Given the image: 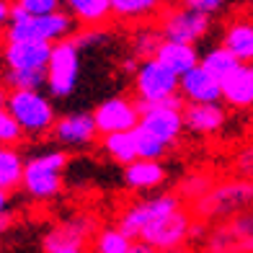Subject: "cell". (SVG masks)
<instances>
[{"mask_svg":"<svg viewBox=\"0 0 253 253\" xmlns=\"http://www.w3.org/2000/svg\"><path fill=\"white\" fill-rule=\"evenodd\" d=\"M70 163L65 147L57 150H44L26 160L24 178H21V191L34 202H49L57 199L65 189V170Z\"/></svg>","mask_w":253,"mask_h":253,"instance_id":"6da1fadb","label":"cell"},{"mask_svg":"<svg viewBox=\"0 0 253 253\" xmlns=\"http://www.w3.org/2000/svg\"><path fill=\"white\" fill-rule=\"evenodd\" d=\"M251 207H253V178L238 176L220 183L214 181V186L194 202V214L202 222H220L251 210Z\"/></svg>","mask_w":253,"mask_h":253,"instance_id":"7a4b0ae2","label":"cell"},{"mask_svg":"<svg viewBox=\"0 0 253 253\" xmlns=\"http://www.w3.org/2000/svg\"><path fill=\"white\" fill-rule=\"evenodd\" d=\"M78 29V21L65 8H57L52 13H26L18 5H10V21L3 29V39H37V42H62Z\"/></svg>","mask_w":253,"mask_h":253,"instance_id":"3957f363","label":"cell"},{"mask_svg":"<svg viewBox=\"0 0 253 253\" xmlns=\"http://www.w3.org/2000/svg\"><path fill=\"white\" fill-rule=\"evenodd\" d=\"M5 109L16 117L26 137H47L57 122L52 96L42 88H13L5 98Z\"/></svg>","mask_w":253,"mask_h":253,"instance_id":"277c9868","label":"cell"},{"mask_svg":"<svg viewBox=\"0 0 253 253\" xmlns=\"http://www.w3.org/2000/svg\"><path fill=\"white\" fill-rule=\"evenodd\" d=\"M80 80V49L67 37L52 44L47 62V88L52 98H70Z\"/></svg>","mask_w":253,"mask_h":253,"instance_id":"5b68a950","label":"cell"},{"mask_svg":"<svg viewBox=\"0 0 253 253\" xmlns=\"http://www.w3.org/2000/svg\"><path fill=\"white\" fill-rule=\"evenodd\" d=\"M158 29H160V34H163V39L199 44L202 39L210 37V31H212V16L183 3L178 8L160 10V13H158Z\"/></svg>","mask_w":253,"mask_h":253,"instance_id":"8992f818","label":"cell"},{"mask_svg":"<svg viewBox=\"0 0 253 253\" xmlns=\"http://www.w3.org/2000/svg\"><path fill=\"white\" fill-rule=\"evenodd\" d=\"M137 103H140V124L145 129H150L168 145H176L181 140V134L186 132V126H183V103L186 101H183L181 90L158 103H145V101Z\"/></svg>","mask_w":253,"mask_h":253,"instance_id":"52a82bcc","label":"cell"},{"mask_svg":"<svg viewBox=\"0 0 253 253\" xmlns=\"http://www.w3.org/2000/svg\"><path fill=\"white\" fill-rule=\"evenodd\" d=\"M178 73H173L168 65H163L158 57L140 60V67L132 75L134 98L145 103H158L178 93Z\"/></svg>","mask_w":253,"mask_h":253,"instance_id":"ba28073f","label":"cell"},{"mask_svg":"<svg viewBox=\"0 0 253 253\" xmlns=\"http://www.w3.org/2000/svg\"><path fill=\"white\" fill-rule=\"evenodd\" d=\"M96 235V220L88 214L67 217L42 238L44 253H83Z\"/></svg>","mask_w":253,"mask_h":253,"instance_id":"9c48e42d","label":"cell"},{"mask_svg":"<svg viewBox=\"0 0 253 253\" xmlns=\"http://www.w3.org/2000/svg\"><path fill=\"white\" fill-rule=\"evenodd\" d=\"M178 207H181L178 191L176 194H153V197L140 199V202H134V204L126 207V210L119 214L117 227L134 240V238H140V233L150 222H155L158 217H163L168 212L178 210Z\"/></svg>","mask_w":253,"mask_h":253,"instance_id":"30bf717a","label":"cell"},{"mask_svg":"<svg viewBox=\"0 0 253 253\" xmlns=\"http://www.w3.org/2000/svg\"><path fill=\"white\" fill-rule=\"evenodd\" d=\"M191 230H194L191 214L183 210V207H178V210L168 212L163 217H158L155 222H150L140 233V238L145 243H150L155 251H178L181 246L189 243Z\"/></svg>","mask_w":253,"mask_h":253,"instance_id":"8fae6325","label":"cell"},{"mask_svg":"<svg viewBox=\"0 0 253 253\" xmlns=\"http://www.w3.org/2000/svg\"><path fill=\"white\" fill-rule=\"evenodd\" d=\"M52 140L62 145L65 150H85L96 145L98 140V126L93 119V111H70L57 117L52 126Z\"/></svg>","mask_w":253,"mask_h":253,"instance_id":"7c38bea8","label":"cell"},{"mask_svg":"<svg viewBox=\"0 0 253 253\" xmlns=\"http://www.w3.org/2000/svg\"><path fill=\"white\" fill-rule=\"evenodd\" d=\"M93 119L98 126V134L134 129L140 124V103H137V98L109 96L93 109Z\"/></svg>","mask_w":253,"mask_h":253,"instance_id":"4fadbf2b","label":"cell"},{"mask_svg":"<svg viewBox=\"0 0 253 253\" xmlns=\"http://www.w3.org/2000/svg\"><path fill=\"white\" fill-rule=\"evenodd\" d=\"M227 124V111L222 101H186L183 103V126L194 134H217Z\"/></svg>","mask_w":253,"mask_h":253,"instance_id":"5bb4252c","label":"cell"},{"mask_svg":"<svg viewBox=\"0 0 253 253\" xmlns=\"http://www.w3.org/2000/svg\"><path fill=\"white\" fill-rule=\"evenodd\" d=\"M210 251H253V212L246 210L217 227L210 238Z\"/></svg>","mask_w":253,"mask_h":253,"instance_id":"9a60e30c","label":"cell"},{"mask_svg":"<svg viewBox=\"0 0 253 253\" xmlns=\"http://www.w3.org/2000/svg\"><path fill=\"white\" fill-rule=\"evenodd\" d=\"M52 44L49 42H37V39H10L0 49L3 67H47L49 62Z\"/></svg>","mask_w":253,"mask_h":253,"instance_id":"2e32d148","label":"cell"},{"mask_svg":"<svg viewBox=\"0 0 253 253\" xmlns=\"http://www.w3.org/2000/svg\"><path fill=\"white\" fill-rule=\"evenodd\" d=\"M183 101H222V80L199 62L178 78Z\"/></svg>","mask_w":253,"mask_h":253,"instance_id":"e0dca14e","label":"cell"},{"mask_svg":"<svg viewBox=\"0 0 253 253\" xmlns=\"http://www.w3.org/2000/svg\"><path fill=\"white\" fill-rule=\"evenodd\" d=\"M168 178V170L163 160L150 158H134L132 163L124 166V186L132 191H153L160 189Z\"/></svg>","mask_w":253,"mask_h":253,"instance_id":"ac0fdd59","label":"cell"},{"mask_svg":"<svg viewBox=\"0 0 253 253\" xmlns=\"http://www.w3.org/2000/svg\"><path fill=\"white\" fill-rule=\"evenodd\" d=\"M222 103L230 109H253V70L246 62L222 78Z\"/></svg>","mask_w":253,"mask_h":253,"instance_id":"d6986e66","label":"cell"},{"mask_svg":"<svg viewBox=\"0 0 253 253\" xmlns=\"http://www.w3.org/2000/svg\"><path fill=\"white\" fill-rule=\"evenodd\" d=\"M155 57L163 65H168L173 73L183 75L186 70H191L194 65H199V49L197 44H186V42H176V39H163L160 47L155 52Z\"/></svg>","mask_w":253,"mask_h":253,"instance_id":"ffe728a7","label":"cell"},{"mask_svg":"<svg viewBox=\"0 0 253 253\" xmlns=\"http://www.w3.org/2000/svg\"><path fill=\"white\" fill-rule=\"evenodd\" d=\"M62 8L78 26H106L111 18V0H62Z\"/></svg>","mask_w":253,"mask_h":253,"instance_id":"44dd1931","label":"cell"},{"mask_svg":"<svg viewBox=\"0 0 253 253\" xmlns=\"http://www.w3.org/2000/svg\"><path fill=\"white\" fill-rule=\"evenodd\" d=\"M222 44L240 62H253V21H233L222 34Z\"/></svg>","mask_w":253,"mask_h":253,"instance_id":"7402d4cb","label":"cell"},{"mask_svg":"<svg viewBox=\"0 0 253 253\" xmlns=\"http://www.w3.org/2000/svg\"><path fill=\"white\" fill-rule=\"evenodd\" d=\"M24 168H26V158L21 155L16 145H0V186L8 191L21 189Z\"/></svg>","mask_w":253,"mask_h":253,"instance_id":"603a6c76","label":"cell"},{"mask_svg":"<svg viewBox=\"0 0 253 253\" xmlns=\"http://www.w3.org/2000/svg\"><path fill=\"white\" fill-rule=\"evenodd\" d=\"M101 150H103V155L111 158L114 163H119V166L132 163V160L137 158V145H134L132 129L101 134Z\"/></svg>","mask_w":253,"mask_h":253,"instance_id":"cb8c5ba5","label":"cell"},{"mask_svg":"<svg viewBox=\"0 0 253 253\" xmlns=\"http://www.w3.org/2000/svg\"><path fill=\"white\" fill-rule=\"evenodd\" d=\"M163 0H111V16L119 21L145 24L147 18H155L160 13Z\"/></svg>","mask_w":253,"mask_h":253,"instance_id":"d4e9b609","label":"cell"},{"mask_svg":"<svg viewBox=\"0 0 253 253\" xmlns=\"http://www.w3.org/2000/svg\"><path fill=\"white\" fill-rule=\"evenodd\" d=\"M160 42H163V34H160L158 26L140 24L129 37V47H132V54L137 57V60H147V57H155Z\"/></svg>","mask_w":253,"mask_h":253,"instance_id":"484cf974","label":"cell"},{"mask_svg":"<svg viewBox=\"0 0 253 253\" xmlns=\"http://www.w3.org/2000/svg\"><path fill=\"white\" fill-rule=\"evenodd\" d=\"M0 83L13 88H44L47 85V67H3V78Z\"/></svg>","mask_w":253,"mask_h":253,"instance_id":"4316f807","label":"cell"},{"mask_svg":"<svg viewBox=\"0 0 253 253\" xmlns=\"http://www.w3.org/2000/svg\"><path fill=\"white\" fill-rule=\"evenodd\" d=\"M199 62L207 67V70H210L212 75H217V78H225V75H230L235 70V67H240L243 62L238 60V57L230 52L225 44H220V47H212V49H207L202 57H199Z\"/></svg>","mask_w":253,"mask_h":253,"instance_id":"83f0119b","label":"cell"},{"mask_svg":"<svg viewBox=\"0 0 253 253\" xmlns=\"http://www.w3.org/2000/svg\"><path fill=\"white\" fill-rule=\"evenodd\" d=\"M134 145H137V158H150V160H163L170 150V145L163 142L160 137H155L150 129H145L142 124H137L134 129Z\"/></svg>","mask_w":253,"mask_h":253,"instance_id":"f1b7e54d","label":"cell"},{"mask_svg":"<svg viewBox=\"0 0 253 253\" xmlns=\"http://www.w3.org/2000/svg\"><path fill=\"white\" fill-rule=\"evenodd\" d=\"M96 253H132V238L122 233L119 227H106L93 235Z\"/></svg>","mask_w":253,"mask_h":253,"instance_id":"f546056e","label":"cell"},{"mask_svg":"<svg viewBox=\"0 0 253 253\" xmlns=\"http://www.w3.org/2000/svg\"><path fill=\"white\" fill-rule=\"evenodd\" d=\"M214 186V178L204 170H197V173H189L178 183V197L181 199H189V202H197L202 194H207Z\"/></svg>","mask_w":253,"mask_h":253,"instance_id":"4dcf8cb0","label":"cell"},{"mask_svg":"<svg viewBox=\"0 0 253 253\" xmlns=\"http://www.w3.org/2000/svg\"><path fill=\"white\" fill-rule=\"evenodd\" d=\"M24 137L26 132L21 129V124L16 122L13 114L3 106L0 109V145H21Z\"/></svg>","mask_w":253,"mask_h":253,"instance_id":"1f68e13d","label":"cell"},{"mask_svg":"<svg viewBox=\"0 0 253 253\" xmlns=\"http://www.w3.org/2000/svg\"><path fill=\"white\" fill-rule=\"evenodd\" d=\"M70 39L75 42L78 49H85V47H98L109 39V31L103 26H80L70 34Z\"/></svg>","mask_w":253,"mask_h":253,"instance_id":"d6a6232c","label":"cell"},{"mask_svg":"<svg viewBox=\"0 0 253 253\" xmlns=\"http://www.w3.org/2000/svg\"><path fill=\"white\" fill-rule=\"evenodd\" d=\"M13 5H18L21 10H26V13H52V10L62 8V0H10Z\"/></svg>","mask_w":253,"mask_h":253,"instance_id":"836d02e7","label":"cell"},{"mask_svg":"<svg viewBox=\"0 0 253 253\" xmlns=\"http://www.w3.org/2000/svg\"><path fill=\"white\" fill-rule=\"evenodd\" d=\"M235 170H238V176L253 178V145L243 147V150L235 155Z\"/></svg>","mask_w":253,"mask_h":253,"instance_id":"e575fe53","label":"cell"},{"mask_svg":"<svg viewBox=\"0 0 253 253\" xmlns=\"http://www.w3.org/2000/svg\"><path fill=\"white\" fill-rule=\"evenodd\" d=\"M186 5H191V8H197V10H204V13H210V16H214V13H220V10L227 5V0H183Z\"/></svg>","mask_w":253,"mask_h":253,"instance_id":"d590c367","label":"cell"},{"mask_svg":"<svg viewBox=\"0 0 253 253\" xmlns=\"http://www.w3.org/2000/svg\"><path fill=\"white\" fill-rule=\"evenodd\" d=\"M10 214V191L0 186V217Z\"/></svg>","mask_w":253,"mask_h":253,"instance_id":"8d00e7d4","label":"cell"},{"mask_svg":"<svg viewBox=\"0 0 253 253\" xmlns=\"http://www.w3.org/2000/svg\"><path fill=\"white\" fill-rule=\"evenodd\" d=\"M10 0H0V29H5L8 26V21H10Z\"/></svg>","mask_w":253,"mask_h":253,"instance_id":"74e56055","label":"cell"},{"mask_svg":"<svg viewBox=\"0 0 253 253\" xmlns=\"http://www.w3.org/2000/svg\"><path fill=\"white\" fill-rule=\"evenodd\" d=\"M137 67H140V60H137L134 54L126 57V60H122V73H126V75H134Z\"/></svg>","mask_w":253,"mask_h":253,"instance_id":"f35d334b","label":"cell"},{"mask_svg":"<svg viewBox=\"0 0 253 253\" xmlns=\"http://www.w3.org/2000/svg\"><path fill=\"white\" fill-rule=\"evenodd\" d=\"M10 227V214H5V217H0V235L5 233V230Z\"/></svg>","mask_w":253,"mask_h":253,"instance_id":"ab89813d","label":"cell"},{"mask_svg":"<svg viewBox=\"0 0 253 253\" xmlns=\"http://www.w3.org/2000/svg\"><path fill=\"white\" fill-rule=\"evenodd\" d=\"M5 98H8V93H5V88H3V85H0V109H3V106H5Z\"/></svg>","mask_w":253,"mask_h":253,"instance_id":"60d3db41","label":"cell"},{"mask_svg":"<svg viewBox=\"0 0 253 253\" xmlns=\"http://www.w3.org/2000/svg\"><path fill=\"white\" fill-rule=\"evenodd\" d=\"M246 65H248V67H251V70H253V62H246Z\"/></svg>","mask_w":253,"mask_h":253,"instance_id":"b9f144b4","label":"cell"}]
</instances>
